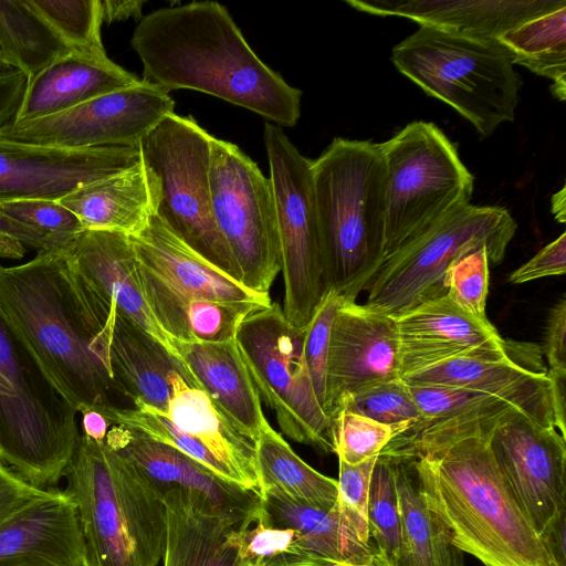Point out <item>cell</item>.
Returning <instances> with one entry per match:
<instances>
[{"instance_id":"7dc6e473","label":"cell","mask_w":566,"mask_h":566,"mask_svg":"<svg viewBox=\"0 0 566 566\" xmlns=\"http://www.w3.org/2000/svg\"><path fill=\"white\" fill-rule=\"evenodd\" d=\"M27 248L36 251L60 250L48 235L24 226L0 211V258L19 260Z\"/></svg>"},{"instance_id":"8d00e7d4","label":"cell","mask_w":566,"mask_h":566,"mask_svg":"<svg viewBox=\"0 0 566 566\" xmlns=\"http://www.w3.org/2000/svg\"><path fill=\"white\" fill-rule=\"evenodd\" d=\"M513 63L553 81L552 93L566 96V7L526 21L496 39Z\"/></svg>"},{"instance_id":"d6986e66","label":"cell","mask_w":566,"mask_h":566,"mask_svg":"<svg viewBox=\"0 0 566 566\" xmlns=\"http://www.w3.org/2000/svg\"><path fill=\"white\" fill-rule=\"evenodd\" d=\"M398 332L399 377L461 357L505 358L509 345L490 321L469 314L447 295L394 317Z\"/></svg>"},{"instance_id":"ee69618b","label":"cell","mask_w":566,"mask_h":566,"mask_svg":"<svg viewBox=\"0 0 566 566\" xmlns=\"http://www.w3.org/2000/svg\"><path fill=\"white\" fill-rule=\"evenodd\" d=\"M378 457L352 465L339 461L336 506L349 536L364 547H373L368 532V493Z\"/></svg>"},{"instance_id":"7a4b0ae2","label":"cell","mask_w":566,"mask_h":566,"mask_svg":"<svg viewBox=\"0 0 566 566\" xmlns=\"http://www.w3.org/2000/svg\"><path fill=\"white\" fill-rule=\"evenodd\" d=\"M36 252L18 265L0 264V316L75 412L132 407L96 340L106 305L65 250Z\"/></svg>"},{"instance_id":"6f0895ef","label":"cell","mask_w":566,"mask_h":566,"mask_svg":"<svg viewBox=\"0 0 566 566\" xmlns=\"http://www.w3.org/2000/svg\"><path fill=\"white\" fill-rule=\"evenodd\" d=\"M552 211L555 216V219L564 223L566 221V195L565 187H563L559 191L553 195L552 197Z\"/></svg>"},{"instance_id":"9f6ffc18","label":"cell","mask_w":566,"mask_h":566,"mask_svg":"<svg viewBox=\"0 0 566 566\" xmlns=\"http://www.w3.org/2000/svg\"><path fill=\"white\" fill-rule=\"evenodd\" d=\"M81 433L86 438L104 442L111 423L105 415L97 410H84L81 412Z\"/></svg>"},{"instance_id":"f5cc1de1","label":"cell","mask_w":566,"mask_h":566,"mask_svg":"<svg viewBox=\"0 0 566 566\" xmlns=\"http://www.w3.org/2000/svg\"><path fill=\"white\" fill-rule=\"evenodd\" d=\"M554 426L566 439V369H547Z\"/></svg>"},{"instance_id":"7bdbcfd3","label":"cell","mask_w":566,"mask_h":566,"mask_svg":"<svg viewBox=\"0 0 566 566\" xmlns=\"http://www.w3.org/2000/svg\"><path fill=\"white\" fill-rule=\"evenodd\" d=\"M489 265V251L481 247L455 259L442 281L446 295L454 304L483 321H488Z\"/></svg>"},{"instance_id":"f35d334b","label":"cell","mask_w":566,"mask_h":566,"mask_svg":"<svg viewBox=\"0 0 566 566\" xmlns=\"http://www.w3.org/2000/svg\"><path fill=\"white\" fill-rule=\"evenodd\" d=\"M71 52L107 56L101 0H28Z\"/></svg>"},{"instance_id":"60d3db41","label":"cell","mask_w":566,"mask_h":566,"mask_svg":"<svg viewBox=\"0 0 566 566\" xmlns=\"http://www.w3.org/2000/svg\"><path fill=\"white\" fill-rule=\"evenodd\" d=\"M342 410L382 424L409 429L421 420L409 387L401 378L378 382L357 391L342 402L338 412Z\"/></svg>"},{"instance_id":"277c9868","label":"cell","mask_w":566,"mask_h":566,"mask_svg":"<svg viewBox=\"0 0 566 566\" xmlns=\"http://www.w3.org/2000/svg\"><path fill=\"white\" fill-rule=\"evenodd\" d=\"M325 290L356 302L384 253L386 172L379 143L335 137L312 160Z\"/></svg>"},{"instance_id":"603a6c76","label":"cell","mask_w":566,"mask_h":566,"mask_svg":"<svg viewBox=\"0 0 566 566\" xmlns=\"http://www.w3.org/2000/svg\"><path fill=\"white\" fill-rule=\"evenodd\" d=\"M357 11L412 20L454 33L496 40L520 24L566 7V0H346Z\"/></svg>"},{"instance_id":"e575fe53","label":"cell","mask_w":566,"mask_h":566,"mask_svg":"<svg viewBox=\"0 0 566 566\" xmlns=\"http://www.w3.org/2000/svg\"><path fill=\"white\" fill-rule=\"evenodd\" d=\"M256 469L261 492L273 489L294 501L325 509L336 503L337 480L303 461L270 423L256 439Z\"/></svg>"},{"instance_id":"e0dca14e","label":"cell","mask_w":566,"mask_h":566,"mask_svg":"<svg viewBox=\"0 0 566 566\" xmlns=\"http://www.w3.org/2000/svg\"><path fill=\"white\" fill-rule=\"evenodd\" d=\"M139 161L138 145L64 149L0 140V203L59 200Z\"/></svg>"},{"instance_id":"74e56055","label":"cell","mask_w":566,"mask_h":566,"mask_svg":"<svg viewBox=\"0 0 566 566\" xmlns=\"http://www.w3.org/2000/svg\"><path fill=\"white\" fill-rule=\"evenodd\" d=\"M368 532L373 546L391 563L400 555V512L394 457L384 449L378 455L369 484Z\"/></svg>"},{"instance_id":"1f68e13d","label":"cell","mask_w":566,"mask_h":566,"mask_svg":"<svg viewBox=\"0 0 566 566\" xmlns=\"http://www.w3.org/2000/svg\"><path fill=\"white\" fill-rule=\"evenodd\" d=\"M384 449L395 459L400 512V555L396 566H464L440 520L419 490L412 463L395 437Z\"/></svg>"},{"instance_id":"5b68a950","label":"cell","mask_w":566,"mask_h":566,"mask_svg":"<svg viewBox=\"0 0 566 566\" xmlns=\"http://www.w3.org/2000/svg\"><path fill=\"white\" fill-rule=\"evenodd\" d=\"M83 566H158L166 542L163 495L105 441L80 433L65 470Z\"/></svg>"},{"instance_id":"44dd1931","label":"cell","mask_w":566,"mask_h":566,"mask_svg":"<svg viewBox=\"0 0 566 566\" xmlns=\"http://www.w3.org/2000/svg\"><path fill=\"white\" fill-rule=\"evenodd\" d=\"M64 250L83 280L155 339L182 371L175 340L160 328L146 301L129 237L119 232L83 230Z\"/></svg>"},{"instance_id":"d6a6232c","label":"cell","mask_w":566,"mask_h":566,"mask_svg":"<svg viewBox=\"0 0 566 566\" xmlns=\"http://www.w3.org/2000/svg\"><path fill=\"white\" fill-rule=\"evenodd\" d=\"M259 516L294 530L314 555L335 562L370 566L376 548L357 544L344 527L336 503L331 509L294 501L273 489L262 492Z\"/></svg>"},{"instance_id":"7402d4cb","label":"cell","mask_w":566,"mask_h":566,"mask_svg":"<svg viewBox=\"0 0 566 566\" xmlns=\"http://www.w3.org/2000/svg\"><path fill=\"white\" fill-rule=\"evenodd\" d=\"M74 502L51 489L0 526V566H83Z\"/></svg>"},{"instance_id":"f1b7e54d","label":"cell","mask_w":566,"mask_h":566,"mask_svg":"<svg viewBox=\"0 0 566 566\" xmlns=\"http://www.w3.org/2000/svg\"><path fill=\"white\" fill-rule=\"evenodd\" d=\"M138 270L149 308L160 328L174 340L211 343L235 338L244 318L261 310L254 305L217 302L186 294L139 262Z\"/></svg>"},{"instance_id":"94428289","label":"cell","mask_w":566,"mask_h":566,"mask_svg":"<svg viewBox=\"0 0 566 566\" xmlns=\"http://www.w3.org/2000/svg\"><path fill=\"white\" fill-rule=\"evenodd\" d=\"M8 67H9V66H7V65H6V63L3 62V59H2V56H1V54H0V73H1L2 71H4L6 69H8Z\"/></svg>"},{"instance_id":"30bf717a","label":"cell","mask_w":566,"mask_h":566,"mask_svg":"<svg viewBox=\"0 0 566 566\" xmlns=\"http://www.w3.org/2000/svg\"><path fill=\"white\" fill-rule=\"evenodd\" d=\"M170 397L160 411L140 401L102 411L122 424L169 444L220 479L261 493L256 439L242 429L203 389L189 384L179 369L168 373Z\"/></svg>"},{"instance_id":"b9f144b4","label":"cell","mask_w":566,"mask_h":566,"mask_svg":"<svg viewBox=\"0 0 566 566\" xmlns=\"http://www.w3.org/2000/svg\"><path fill=\"white\" fill-rule=\"evenodd\" d=\"M408 430L342 410L333 419L334 453L338 461L355 465L378 457L395 437Z\"/></svg>"},{"instance_id":"f907efd6","label":"cell","mask_w":566,"mask_h":566,"mask_svg":"<svg viewBox=\"0 0 566 566\" xmlns=\"http://www.w3.org/2000/svg\"><path fill=\"white\" fill-rule=\"evenodd\" d=\"M544 352L548 369H566V296L552 307L548 314Z\"/></svg>"},{"instance_id":"d590c367","label":"cell","mask_w":566,"mask_h":566,"mask_svg":"<svg viewBox=\"0 0 566 566\" xmlns=\"http://www.w3.org/2000/svg\"><path fill=\"white\" fill-rule=\"evenodd\" d=\"M70 52L28 0H0V54L7 66L30 80Z\"/></svg>"},{"instance_id":"681fc988","label":"cell","mask_w":566,"mask_h":566,"mask_svg":"<svg viewBox=\"0 0 566 566\" xmlns=\"http://www.w3.org/2000/svg\"><path fill=\"white\" fill-rule=\"evenodd\" d=\"M50 490L39 489L0 462V526Z\"/></svg>"},{"instance_id":"f6af8a7d","label":"cell","mask_w":566,"mask_h":566,"mask_svg":"<svg viewBox=\"0 0 566 566\" xmlns=\"http://www.w3.org/2000/svg\"><path fill=\"white\" fill-rule=\"evenodd\" d=\"M0 211L51 238L66 249L84 230L76 216L57 200L28 199L0 203Z\"/></svg>"},{"instance_id":"4fadbf2b","label":"cell","mask_w":566,"mask_h":566,"mask_svg":"<svg viewBox=\"0 0 566 566\" xmlns=\"http://www.w3.org/2000/svg\"><path fill=\"white\" fill-rule=\"evenodd\" d=\"M263 142L280 242L282 310L289 323L303 331L326 293L312 159L275 124L265 123Z\"/></svg>"},{"instance_id":"680465c9","label":"cell","mask_w":566,"mask_h":566,"mask_svg":"<svg viewBox=\"0 0 566 566\" xmlns=\"http://www.w3.org/2000/svg\"><path fill=\"white\" fill-rule=\"evenodd\" d=\"M238 566H254V565H252L251 563H249L247 560L239 558ZM311 566H360V565H355V564L347 563V562L324 560V562H321L318 564L311 565Z\"/></svg>"},{"instance_id":"836d02e7","label":"cell","mask_w":566,"mask_h":566,"mask_svg":"<svg viewBox=\"0 0 566 566\" xmlns=\"http://www.w3.org/2000/svg\"><path fill=\"white\" fill-rule=\"evenodd\" d=\"M505 358L461 357L413 373L402 380L408 385H439L490 392L516 389L547 374L538 348H511Z\"/></svg>"},{"instance_id":"7c38bea8","label":"cell","mask_w":566,"mask_h":566,"mask_svg":"<svg viewBox=\"0 0 566 566\" xmlns=\"http://www.w3.org/2000/svg\"><path fill=\"white\" fill-rule=\"evenodd\" d=\"M235 340L260 398L290 439L334 453L333 422L319 405L304 355V329L292 326L282 306L249 314Z\"/></svg>"},{"instance_id":"816d5d0a","label":"cell","mask_w":566,"mask_h":566,"mask_svg":"<svg viewBox=\"0 0 566 566\" xmlns=\"http://www.w3.org/2000/svg\"><path fill=\"white\" fill-rule=\"evenodd\" d=\"M27 81L21 72L11 67L0 73V128L15 119Z\"/></svg>"},{"instance_id":"9a60e30c","label":"cell","mask_w":566,"mask_h":566,"mask_svg":"<svg viewBox=\"0 0 566 566\" xmlns=\"http://www.w3.org/2000/svg\"><path fill=\"white\" fill-rule=\"evenodd\" d=\"M174 112L169 93L142 81L54 115L13 120L0 128V140L64 149L133 146Z\"/></svg>"},{"instance_id":"2e32d148","label":"cell","mask_w":566,"mask_h":566,"mask_svg":"<svg viewBox=\"0 0 566 566\" xmlns=\"http://www.w3.org/2000/svg\"><path fill=\"white\" fill-rule=\"evenodd\" d=\"M488 438L507 490L539 536L566 510V439L518 408L495 417Z\"/></svg>"},{"instance_id":"6da1fadb","label":"cell","mask_w":566,"mask_h":566,"mask_svg":"<svg viewBox=\"0 0 566 566\" xmlns=\"http://www.w3.org/2000/svg\"><path fill=\"white\" fill-rule=\"evenodd\" d=\"M495 417L434 423L396 438L428 509L457 548L484 566H556L499 472L488 438Z\"/></svg>"},{"instance_id":"8fae6325","label":"cell","mask_w":566,"mask_h":566,"mask_svg":"<svg viewBox=\"0 0 566 566\" xmlns=\"http://www.w3.org/2000/svg\"><path fill=\"white\" fill-rule=\"evenodd\" d=\"M0 378L10 388L11 432L0 462L30 484L55 489L81 433L76 413L42 376L0 316Z\"/></svg>"},{"instance_id":"d4e9b609","label":"cell","mask_w":566,"mask_h":566,"mask_svg":"<svg viewBox=\"0 0 566 566\" xmlns=\"http://www.w3.org/2000/svg\"><path fill=\"white\" fill-rule=\"evenodd\" d=\"M166 507L164 566H238L240 537L247 530L203 497L172 489ZM250 527V526H249Z\"/></svg>"},{"instance_id":"4316f807","label":"cell","mask_w":566,"mask_h":566,"mask_svg":"<svg viewBox=\"0 0 566 566\" xmlns=\"http://www.w3.org/2000/svg\"><path fill=\"white\" fill-rule=\"evenodd\" d=\"M185 379L203 389L242 429L255 439L269 423L255 384L235 338L224 342H178Z\"/></svg>"},{"instance_id":"52a82bcc","label":"cell","mask_w":566,"mask_h":566,"mask_svg":"<svg viewBox=\"0 0 566 566\" xmlns=\"http://www.w3.org/2000/svg\"><path fill=\"white\" fill-rule=\"evenodd\" d=\"M211 139L191 115L174 112L142 138L140 161L154 216L197 254L241 283L239 269L212 214Z\"/></svg>"},{"instance_id":"8992f818","label":"cell","mask_w":566,"mask_h":566,"mask_svg":"<svg viewBox=\"0 0 566 566\" xmlns=\"http://www.w3.org/2000/svg\"><path fill=\"white\" fill-rule=\"evenodd\" d=\"M390 60L426 94L454 108L482 137L515 119L522 81L511 53L497 40L420 25L394 46Z\"/></svg>"},{"instance_id":"484cf974","label":"cell","mask_w":566,"mask_h":566,"mask_svg":"<svg viewBox=\"0 0 566 566\" xmlns=\"http://www.w3.org/2000/svg\"><path fill=\"white\" fill-rule=\"evenodd\" d=\"M140 82L108 56L70 52L27 81L14 120L54 115Z\"/></svg>"},{"instance_id":"c3c4849f","label":"cell","mask_w":566,"mask_h":566,"mask_svg":"<svg viewBox=\"0 0 566 566\" xmlns=\"http://www.w3.org/2000/svg\"><path fill=\"white\" fill-rule=\"evenodd\" d=\"M566 271V233L539 250L531 260L516 269L509 282L522 284L533 280L562 275Z\"/></svg>"},{"instance_id":"9c48e42d","label":"cell","mask_w":566,"mask_h":566,"mask_svg":"<svg viewBox=\"0 0 566 566\" xmlns=\"http://www.w3.org/2000/svg\"><path fill=\"white\" fill-rule=\"evenodd\" d=\"M517 224L503 207L464 205L380 262L365 291V305L397 317L446 295L443 275L458 258L485 247L501 263Z\"/></svg>"},{"instance_id":"db71d44e","label":"cell","mask_w":566,"mask_h":566,"mask_svg":"<svg viewBox=\"0 0 566 566\" xmlns=\"http://www.w3.org/2000/svg\"><path fill=\"white\" fill-rule=\"evenodd\" d=\"M566 510L558 513L539 537L556 566H566Z\"/></svg>"},{"instance_id":"4dcf8cb0","label":"cell","mask_w":566,"mask_h":566,"mask_svg":"<svg viewBox=\"0 0 566 566\" xmlns=\"http://www.w3.org/2000/svg\"><path fill=\"white\" fill-rule=\"evenodd\" d=\"M84 230L140 233L154 216L142 161L111 177L82 186L57 200Z\"/></svg>"},{"instance_id":"ba28073f","label":"cell","mask_w":566,"mask_h":566,"mask_svg":"<svg viewBox=\"0 0 566 566\" xmlns=\"http://www.w3.org/2000/svg\"><path fill=\"white\" fill-rule=\"evenodd\" d=\"M379 144L386 172L384 259L470 203L474 178L433 123L411 122Z\"/></svg>"},{"instance_id":"cb8c5ba5","label":"cell","mask_w":566,"mask_h":566,"mask_svg":"<svg viewBox=\"0 0 566 566\" xmlns=\"http://www.w3.org/2000/svg\"><path fill=\"white\" fill-rule=\"evenodd\" d=\"M129 239L142 265L186 294L260 308L272 303L270 294L249 290L197 254L155 216L140 233Z\"/></svg>"},{"instance_id":"11a10c76","label":"cell","mask_w":566,"mask_h":566,"mask_svg":"<svg viewBox=\"0 0 566 566\" xmlns=\"http://www.w3.org/2000/svg\"><path fill=\"white\" fill-rule=\"evenodd\" d=\"M143 0H101L103 22L113 23L128 19L142 20Z\"/></svg>"},{"instance_id":"ab89813d","label":"cell","mask_w":566,"mask_h":566,"mask_svg":"<svg viewBox=\"0 0 566 566\" xmlns=\"http://www.w3.org/2000/svg\"><path fill=\"white\" fill-rule=\"evenodd\" d=\"M239 558L254 566H311L329 560L312 554L294 530L271 525L260 516L241 533Z\"/></svg>"},{"instance_id":"ffe728a7","label":"cell","mask_w":566,"mask_h":566,"mask_svg":"<svg viewBox=\"0 0 566 566\" xmlns=\"http://www.w3.org/2000/svg\"><path fill=\"white\" fill-rule=\"evenodd\" d=\"M105 443L137 469L158 492L179 489L211 503L224 516L251 526L262 495L227 482L178 449L122 424H112Z\"/></svg>"},{"instance_id":"f546056e","label":"cell","mask_w":566,"mask_h":566,"mask_svg":"<svg viewBox=\"0 0 566 566\" xmlns=\"http://www.w3.org/2000/svg\"><path fill=\"white\" fill-rule=\"evenodd\" d=\"M408 387L421 416L420 422L409 430L447 421L488 419L514 408L526 411L544 424L554 426L547 374L505 392L439 385Z\"/></svg>"},{"instance_id":"ac0fdd59","label":"cell","mask_w":566,"mask_h":566,"mask_svg":"<svg viewBox=\"0 0 566 566\" xmlns=\"http://www.w3.org/2000/svg\"><path fill=\"white\" fill-rule=\"evenodd\" d=\"M398 332L394 317L345 301L329 334L324 411L332 420L342 402L378 382L398 379Z\"/></svg>"},{"instance_id":"3957f363","label":"cell","mask_w":566,"mask_h":566,"mask_svg":"<svg viewBox=\"0 0 566 566\" xmlns=\"http://www.w3.org/2000/svg\"><path fill=\"white\" fill-rule=\"evenodd\" d=\"M130 44L147 84L167 93L202 92L280 127H293L300 119L302 91L255 54L219 2L193 1L155 10L138 22Z\"/></svg>"},{"instance_id":"83f0119b","label":"cell","mask_w":566,"mask_h":566,"mask_svg":"<svg viewBox=\"0 0 566 566\" xmlns=\"http://www.w3.org/2000/svg\"><path fill=\"white\" fill-rule=\"evenodd\" d=\"M96 340L130 402L166 410L170 397L168 373L172 368L180 370L174 358L111 304Z\"/></svg>"},{"instance_id":"bcb514c9","label":"cell","mask_w":566,"mask_h":566,"mask_svg":"<svg viewBox=\"0 0 566 566\" xmlns=\"http://www.w3.org/2000/svg\"><path fill=\"white\" fill-rule=\"evenodd\" d=\"M343 300L335 291H327L304 329L305 360L315 395L323 410L331 327Z\"/></svg>"},{"instance_id":"5bb4252c","label":"cell","mask_w":566,"mask_h":566,"mask_svg":"<svg viewBox=\"0 0 566 566\" xmlns=\"http://www.w3.org/2000/svg\"><path fill=\"white\" fill-rule=\"evenodd\" d=\"M209 185L212 214L251 291L269 294L281 271L274 199L269 177L237 145L212 136Z\"/></svg>"},{"instance_id":"91938a15","label":"cell","mask_w":566,"mask_h":566,"mask_svg":"<svg viewBox=\"0 0 566 566\" xmlns=\"http://www.w3.org/2000/svg\"><path fill=\"white\" fill-rule=\"evenodd\" d=\"M371 566H396L394 563H391L384 554L378 552L376 549L374 556H373V564Z\"/></svg>"}]
</instances>
